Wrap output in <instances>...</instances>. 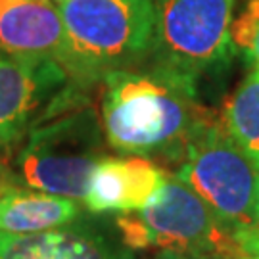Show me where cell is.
<instances>
[{
  "mask_svg": "<svg viewBox=\"0 0 259 259\" xmlns=\"http://www.w3.org/2000/svg\"><path fill=\"white\" fill-rule=\"evenodd\" d=\"M196 91L156 69L108 73L100 115L108 144L127 156L181 161L190 139L213 119Z\"/></svg>",
  "mask_w": 259,
  "mask_h": 259,
  "instance_id": "cell-1",
  "label": "cell"
},
{
  "mask_svg": "<svg viewBox=\"0 0 259 259\" xmlns=\"http://www.w3.org/2000/svg\"><path fill=\"white\" fill-rule=\"evenodd\" d=\"M65 52L60 65L75 84H93L152 54V0H60Z\"/></svg>",
  "mask_w": 259,
  "mask_h": 259,
  "instance_id": "cell-2",
  "label": "cell"
},
{
  "mask_svg": "<svg viewBox=\"0 0 259 259\" xmlns=\"http://www.w3.org/2000/svg\"><path fill=\"white\" fill-rule=\"evenodd\" d=\"M175 175L211 207L246 257L259 255V169L209 119L186 144Z\"/></svg>",
  "mask_w": 259,
  "mask_h": 259,
  "instance_id": "cell-3",
  "label": "cell"
},
{
  "mask_svg": "<svg viewBox=\"0 0 259 259\" xmlns=\"http://www.w3.org/2000/svg\"><path fill=\"white\" fill-rule=\"evenodd\" d=\"M117 229L131 250L161 248L196 257H246L211 207L167 169L150 204L140 211L119 215Z\"/></svg>",
  "mask_w": 259,
  "mask_h": 259,
  "instance_id": "cell-4",
  "label": "cell"
},
{
  "mask_svg": "<svg viewBox=\"0 0 259 259\" xmlns=\"http://www.w3.org/2000/svg\"><path fill=\"white\" fill-rule=\"evenodd\" d=\"M100 115L89 106H71L47 115L27 133L18 167L29 186L83 202L91 177L104 157Z\"/></svg>",
  "mask_w": 259,
  "mask_h": 259,
  "instance_id": "cell-5",
  "label": "cell"
},
{
  "mask_svg": "<svg viewBox=\"0 0 259 259\" xmlns=\"http://www.w3.org/2000/svg\"><path fill=\"white\" fill-rule=\"evenodd\" d=\"M152 67L198 89L204 75L225 69L234 56V0H152Z\"/></svg>",
  "mask_w": 259,
  "mask_h": 259,
  "instance_id": "cell-6",
  "label": "cell"
},
{
  "mask_svg": "<svg viewBox=\"0 0 259 259\" xmlns=\"http://www.w3.org/2000/svg\"><path fill=\"white\" fill-rule=\"evenodd\" d=\"M69 87L56 60L0 56V146L18 142Z\"/></svg>",
  "mask_w": 259,
  "mask_h": 259,
  "instance_id": "cell-7",
  "label": "cell"
},
{
  "mask_svg": "<svg viewBox=\"0 0 259 259\" xmlns=\"http://www.w3.org/2000/svg\"><path fill=\"white\" fill-rule=\"evenodd\" d=\"M163 169L140 156H104L91 177L83 204L93 213H135L150 204Z\"/></svg>",
  "mask_w": 259,
  "mask_h": 259,
  "instance_id": "cell-8",
  "label": "cell"
},
{
  "mask_svg": "<svg viewBox=\"0 0 259 259\" xmlns=\"http://www.w3.org/2000/svg\"><path fill=\"white\" fill-rule=\"evenodd\" d=\"M0 50L12 58L62 62L65 29L48 0H0Z\"/></svg>",
  "mask_w": 259,
  "mask_h": 259,
  "instance_id": "cell-9",
  "label": "cell"
},
{
  "mask_svg": "<svg viewBox=\"0 0 259 259\" xmlns=\"http://www.w3.org/2000/svg\"><path fill=\"white\" fill-rule=\"evenodd\" d=\"M115 242L93 223L75 221L31 234L0 231V259H113Z\"/></svg>",
  "mask_w": 259,
  "mask_h": 259,
  "instance_id": "cell-10",
  "label": "cell"
},
{
  "mask_svg": "<svg viewBox=\"0 0 259 259\" xmlns=\"http://www.w3.org/2000/svg\"><path fill=\"white\" fill-rule=\"evenodd\" d=\"M83 205L79 200L48 192H27L8 186L0 194V231L31 234L60 229L79 221Z\"/></svg>",
  "mask_w": 259,
  "mask_h": 259,
  "instance_id": "cell-11",
  "label": "cell"
},
{
  "mask_svg": "<svg viewBox=\"0 0 259 259\" xmlns=\"http://www.w3.org/2000/svg\"><path fill=\"white\" fill-rule=\"evenodd\" d=\"M223 127L259 169V65H251L225 104Z\"/></svg>",
  "mask_w": 259,
  "mask_h": 259,
  "instance_id": "cell-12",
  "label": "cell"
},
{
  "mask_svg": "<svg viewBox=\"0 0 259 259\" xmlns=\"http://www.w3.org/2000/svg\"><path fill=\"white\" fill-rule=\"evenodd\" d=\"M244 56H246V60L250 62V65H259V21L257 19H255V29H253L250 45L244 50Z\"/></svg>",
  "mask_w": 259,
  "mask_h": 259,
  "instance_id": "cell-13",
  "label": "cell"
},
{
  "mask_svg": "<svg viewBox=\"0 0 259 259\" xmlns=\"http://www.w3.org/2000/svg\"><path fill=\"white\" fill-rule=\"evenodd\" d=\"M157 259H205V257H196V255H183V253H175V251H161Z\"/></svg>",
  "mask_w": 259,
  "mask_h": 259,
  "instance_id": "cell-14",
  "label": "cell"
},
{
  "mask_svg": "<svg viewBox=\"0 0 259 259\" xmlns=\"http://www.w3.org/2000/svg\"><path fill=\"white\" fill-rule=\"evenodd\" d=\"M6 188H8V181H6V171H4L2 167H0V194H2V192H4Z\"/></svg>",
  "mask_w": 259,
  "mask_h": 259,
  "instance_id": "cell-15",
  "label": "cell"
},
{
  "mask_svg": "<svg viewBox=\"0 0 259 259\" xmlns=\"http://www.w3.org/2000/svg\"><path fill=\"white\" fill-rule=\"evenodd\" d=\"M113 259H137V257H135V255H133L131 251L119 250V253H117V255H115V257H113Z\"/></svg>",
  "mask_w": 259,
  "mask_h": 259,
  "instance_id": "cell-16",
  "label": "cell"
},
{
  "mask_svg": "<svg viewBox=\"0 0 259 259\" xmlns=\"http://www.w3.org/2000/svg\"><path fill=\"white\" fill-rule=\"evenodd\" d=\"M244 259H259V255H251V257H244Z\"/></svg>",
  "mask_w": 259,
  "mask_h": 259,
  "instance_id": "cell-17",
  "label": "cell"
},
{
  "mask_svg": "<svg viewBox=\"0 0 259 259\" xmlns=\"http://www.w3.org/2000/svg\"><path fill=\"white\" fill-rule=\"evenodd\" d=\"M58 2H60V0H58Z\"/></svg>",
  "mask_w": 259,
  "mask_h": 259,
  "instance_id": "cell-18",
  "label": "cell"
}]
</instances>
